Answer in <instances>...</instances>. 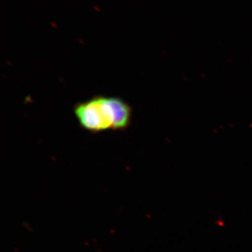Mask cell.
Returning <instances> with one entry per match:
<instances>
[{"label":"cell","instance_id":"1","mask_svg":"<svg viewBox=\"0 0 252 252\" xmlns=\"http://www.w3.org/2000/svg\"><path fill=\"white\" fill-rule=\"evenodd\" d=\"M79 125L91 133L124 131L132 123V109L120 97L94 95L74 106Z\"/></svg>","mask_w":252,"mask_h":252}]
</instances>
